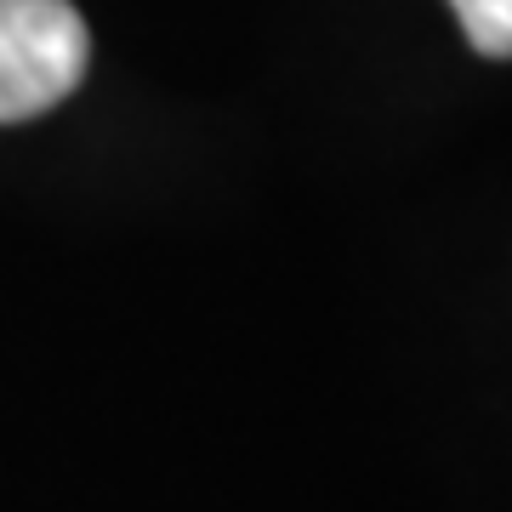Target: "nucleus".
I'll use <instances>...</instances> for the list:
<instances>
[{
    "mask_svg": "<svg viewBox=\"0 0 512 512\" xmlns=\"http://www.w3.org/2000/svg\"><path fill=\"white\" fill-rule=\"evenodd\" d=\"M86 63L92 35L69 0H0V126L57 109Z\"/></svg>",
    "mask_w": 512,
    "mask_h": 512,
    "instance_id": "nucleus-1",
    "label": "nucleus"
},
{
    "mask_svg": "<svg viewBox=\"0 0 512 512\" xmlns=\"http://www.w3.org/2000/svg\"><path fill=\"white\" fill-rule=\"evenodd\" d=\"M450 12L484 57H512V0H450Z\"/></svg>",
    "mask_w": 512,
    "mask_h": 512,
    "instance_id": "nucleus-2",
    "label": "nucleus"
}]
</instances>
